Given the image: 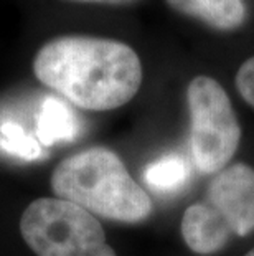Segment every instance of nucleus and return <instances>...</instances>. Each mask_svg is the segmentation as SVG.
Segmentation results:
<instances>
[{"label":"nucleus","mask_w":254,"mask_h":256,"mask_svg":"<svg viewBox=\"0 0 254 256\" xmlns=\"http://www.w3.org/2000/svg\"><path fill=\"white\" fill-rule=\"evenodd\" d=\"M33 73L48 88L88 111L124 106L142 84V63L127 43L89 35L46 42L33 60Z\"/></svg>","instance_id":"nucleus-1"},{"label":"nucleus","mask_w":254,"mask_h":256,"mask_svg":"<svg viewBox=\"0 0 254 256\" xmlns=\"http://www.w3.org/2000/svg\"><path fill=\"white\" fill-rule=\"evenodd\" d=\"M56 198L107 220L139 223L152 214L149 194L131 177L116 152L91 147L66 157L51 174Z\"/></svg>","instance_id":"nucleus-2"},{"label":"nucleus","mask_w":254,"mask_h":256,"mask_svg":"<svg viewBox=\"0 0 254 256\" xmlns=\"http://www.w3.org/2000/svg\"><path fill=\"white\" fill-rule=\"evenodd\" d=\"M20 233L36 256H116L93 214L56 197L31 202L20 218Z\"/></svg>","instance_id":"nucleus-3"},{"label":"nucleus","mask_w":254,"mask_h":256,"mask_svg":"<svg viewBox=\"0 0 254 256\" xmlns=\"http://www.w3.org/2000/svg\"><path fill=\"white\" fill-rule=\"evenodd\" d=\"M190 152L200 172L218 174L228 167L241 142V126L228 92L207 74L187 86Z\"/></svg>","instance_id":"nucleus-4"},{"label":"nucleus","mask_w":254,"mask_h":256,"mask_svg":"<svg viewBox=\"0 0 254 256\" xmlns=\"http://www.w3.org/2000/svg\"><path fill=\"white\" fill-rule=\"evenodd\" d=\"M207 204L236 236L254 232V168L245 162L220 170L208 185Z\"/></svg>","instance_id":"nucleus-5"},{"label":"nucleus","mask_w":254,"mask_h":256,"mask_svg":"<svg viewBox=\"0 0 254 256\" xmlns=\"http://www.w3.org/2000/svg\"><path fill=\"white\" fill-rule=\"evenodd\" d=\"M233 233L207 202L190 205L182 218L183 242L193 253L215 254L226 246Z\"/></svg>","instance_id":"nucleus-6"},{"label":"nucleus","mask_w":254,"mask_h":256,"mask_svg":"<svg viewBox=\"0 0 254 256\" xmlns=\"http://www.w3.org/2000/svg\"><path fill=\"white\" fill-rule=\"evenodd\" d=\"M172 10L220 32L236 30L246 22L243 0H165Z\"/></svg>","instance_id":"nucleus-7"},{"label":"nucleus","mask_w":254,"mask_h":256,"mask_svg":"<svg viewBox=\"0 0 254 256\" xmlns=\"http://www.w3.org/2000/svg\"><path fill=\"white\" fill-rule=\"evenodd\" d=\"M79 121L66 102L46 98L36 114V138L43 146L69 142L79 134Z\"/></svg>","instance_id":"nucleus-8"},{"label":"nucleus","mask_w":254,"mask_h":256,"mask_svg":"<svg viewBox=\"0 0 254 256\" xmlns=\"http://www.w3.org/2000/svg\"><path fill=\"white\" fill-rule=\"evenodd\" d=\"M190 167L180 154H167L152 162L144 172V178L155 192H175L188 180Z\"/></svg>","instance_id":"nucleus-9"},{"label":"nucleus","mask_w":254,"mask_h":256,"mask_svg":"<svg viewBox=\"0 0 254 256\" xmlns=\"http://www.w3.org/2000/svg\"><path fill=\"white\" fill-rule=\"evenodd\" d=\"M0 149L23 160H36L43 157L40 140L13 121L0 124Z\"/></svg>","instance_id":"nucleus-10"},{"label":"nucleus","mask_w":254,"mask_h":256,"mask_svg":"<svg viewBox=\"0 0 254 256\" xmlns=\"http://www.w3.org/2000/svg\"><path fill=\"white\" fill-rule=\"evenodd\" d=\"M235 84L240 96L254 110V56L248 58L240 66L235 78Z\"/></svg>","instance_id":"nucleus-11"},{"label":"nucleus","mask_w":254,"mask_h":256,"mask_svg":"<svg viewBox=\"0 0 254 256\" xmlns=\"http://www.w3.org/2000/svg\"><path fill=\"white\" fill-rule=\"evenodd\" d=\"M76 4H96V5H109V7H122V5H132L140 0H68Z\"/></svg>","instance_id":"nucleus-12"},{"label":"nucleus","mask_w":254,"mask_h":256,"mask_svg":"<svg viewBox=\"0 0 254 256\" xmlns=\"http://www.w3.org/2000/svg\"><path fill=\"white\" fill-rule=\"evenodd\" d=\"M245 256H254V248H253V250H250V252H248Z\"/></svg>","instance_id":"nucleus-13"}]
</instances>
